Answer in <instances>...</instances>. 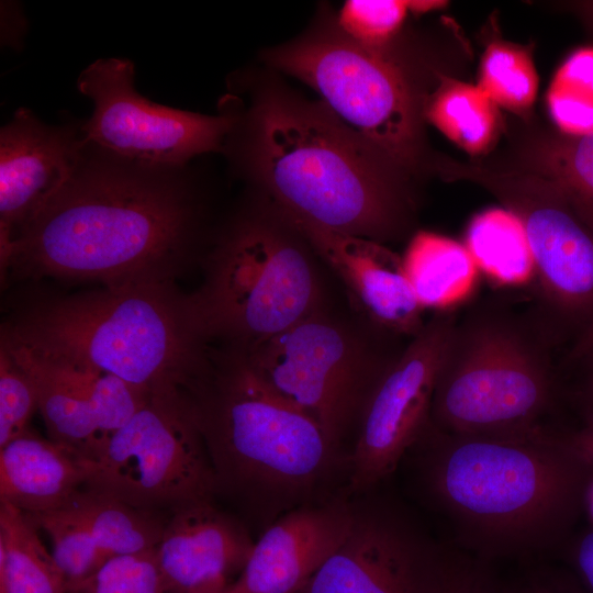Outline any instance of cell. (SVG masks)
<instances>
[{"label":"cell","instance_id":"37","mask_svg":"<svg viewBox=\"0 0 593 593\" xmlns=\"http://www.w3.org/2000/svg\"><path fill=\"white\" fill-rule=\"evenodd\" d=\"M533 593H575L552 579L535 578L528 581Z\"/></svg>","mask_w":593,"mask_h":593},{"label":"cell","instance_id":"28","mask_svg":"<svg viewBox=\"0 0 593 593\" xmlns=\"http://www.w3.org/2000/svg\"><path fill=\"white\" fill-rule=\"evenodd\" d=\"M546 103L560 133L593 135V46L580 47L563 60L550 81Z\"/></svg>","mask_w":593,"mask_h":593},{"label":"cell","instance_id":"32","mask_svg":"<svg viewBox=\"0 0 593 593\" xmlns=\"http://www.w3.org/2000/svg\"><path fill=\"white\" fill-rule=\"evenodd\" d=\"M38 410L34 382L10 350L0 345V447L29 429Z\"/></svg>","mask_w":593,"mask_h":593},{"label":"cell","instance_id":"15","mask_svg":"<svg viewBox=\"0 0 593 593\" xmlns=\"http://www.w3.org/2000/svg\"><path fill=\"white\" fill-rule=\"evenodd\" d=\"M86 142L22 108L0 132V253L69 181Z\"/></svg>","mask_w":593,"mask_h":593},{"label":"cell","instance_id":"4","mask_svg":"<svg viewBox=\"0 0 593 593\" xmlns=\"http://www.w3.org/2000/svg\"><path fill=\"white\" fill-rule=\"evenodd\" d=\"M1 338L37 358L109 373L148 392L186 390L209 351L175 283L47 299L5 323Z\"/></svg>","mask_w":593,"mask_h":593},{"label":"cell","instance_id":"35","mask_svg":"<svg viewBox=\"0 0 593 593\" xmlns=\"http://www.w3.org/2000/svg\"><path fill=\"white\" fill-rule=\"evenodd\" d=\"M573 452L589 467L593 468V425L564 437Z\"/></svg>","mask_w":593,"mask_h":593},{"label":"cell","instance_id":"25","mask_svg":"<svg viewBox=\"0 0 593 593\" xmlns=\"http://www.w3.org/2000/svg\"><path fill=\"white\" fill-rule=\"evenodd\" d=\"M0 593H68L38 528L25 513L4 502H0Z\"/></svg>","mask_w":593,"mask_h":593},{"label":"cell","instance_id":"26","mask_svg":"<svg viewBox=\"0 0 593 593\" xmlns=\"http://www.w3.org/2000/svg\"><path fill=\"white\" fill-rule=\"evenodd\" d=\"M535 175L556 183L593 231V135L545 136L530 153Z\"/></svg>","mask_w":593,"mask_h":593},{"label":"cell","instance_id":"36","mask_svg":"<svg viewBox=\"0 0 593 593\" xmlns=\"http://www.w3.org/2000/svg\"><path fill=\"white\" fill-rule=\"evenodd\" d=\"M573 359L593 357V323L584 328L571 353Z\"/></svg>","mask_w":593,"mask_h":593},{"label":"cell","instance_id":"42","mask_svg":"<svg viewBox=\"0 0 593 593\" xmlns=\"http://www.w3.org/2000/svg\"><path fill=\"white\" fill-rule=\"evenodd\" d=\"M223 593H230L228 590L226 592H223Z\"/></svg>","mask_w":593,"mask_h":593},{"label":"cell","instance_id":"22","mask_svg":"<svg viewBox=\"0 0 593 593\" xmlns=\"http://www.w3.org/2000/svg\"><path fill=\"white\" fill-rule=\"evenodd\" d=\"M423 116L472 156L491 150L503 127L500 108L478 85L448 77L425 94Z\"/></svg>","mask_w":593,"mask_h":593},{"label":"cell","instance_id":"33","mask_svg":"<svg viewBox=\"0 0 593 593\" xmlns=\"http://www.w3.org/2000/svg\"><path fill=\"white\" fill-rule=\"evenodd\" d=\"M433 593H497L480 562L445 557Z\"/></svg>","mask_w":593,"mask_h":593},{"label":"cell","instance_id":"11","mask_svg":"<svg viewBox=\"0 0 593 593\" xmlns=\"http://www.w3.org/2000/svg\"><path fill=\"white\" fill-rule=\"evenodd\" d=\"M77 86L94 104L83 141L142 166L177 168L220 152L235 124L230 113L204 115L153 103L135 90L134 65L123 58L96 60Z\"/></svg>","mask_w":593,"mask_h":593},{"label":"cell","instance_id":"41","mask_svg":"<svg viewBox=\"0 0 593 593\" xmlns=\"http://www.w3.org/2000/svg\"><path fill=\"white\" fill-rule=\"evenodd\" d=\"M513 593H533L528 582H526L524 585H522L519 589L514 591Z\"/></svg>","mask_w":593,"mask_h":593},{"label":"cell","instance_id":"31","mask_svg":"<svg viewBox=\"0 0 593 593\" xmlns=\"http://www.w3.org/2000/svg\"><path fill=\"white\" fill-rule=\"evenodd\" d=\"M68 593H166L155 550L119 556Z\"/></svg>","mask_w":593,"mask_h":593},{"label":"cell","instance_id":"29","mask_svg":"<svg viewBox=\"0 0 593 593\" xmlns=\"http://www.w3.org/2000/svg\"><path fill=\"white\" fill-rule=\"evenodd\" d=\"M27 516L38 529L49 536L53 544L52 556L67 582V591L109 561L69 503Z\"/></svg>","mask_w":593,"mask_h":593},{"label":"cell","instance_id":"9","mask_svg":"<svg viewBox=\"0 0 593 593\" xmlns=\"http://www.w3.org/2000/svg\"><path fill=\"white\" fill-rule=\"evenodd\" d=\"M380 333L326 306L242 353L271 389L320 425L335 454L400 351L385 348Z\"/></svg>","mask_w":593,"mask_h":593},{"label":"cell","instance_id":"14","mask_svg":"<svg viewBox=\"0 0 593 593\" xmlns=\"http://www.w3.org/2000/svg\"><path fill=\"white\" fill-rule=\"evenodd\" d=\"M383 508L355 507L349 535L300 593H433L445 557Z\"/></svg>","mask_w":593,"mask_h":593},{"label":"cell","instance_id":"19","mask_svg":"<svg viewBox=\"0 0 593 593\" xmlns=\"http://www.w3.org/2000/svg\"><path fill=\"white\" fill-rule=\"evenodd\" d=\"M92 460L30 428L0 447V502L27 515L65 505L89 480Z\"/></svg>","mask_w":593,"mask_h":593},{"label":"cell","instance_id":"8","mask_svg":"<svg viewBox=\"0 0 593 593\" xmlns=\"http://www.w3.org/2000/svg\"><path fill=\"white\" fill-rule=\"evenodd\" d=\"M279 71L303 81L346 124L406 174L426 163L422 120L425 94L387 51L350 41L334 13L322 11L302 35L265 52Z\"/></svg>","mask_w":593,"mask_h":593},{"label":"cell","instance_id":"16","mask_svg":"<svg viewBox=\"0 0 593 593\" xmlns=\"http://www.w3.org/2000/svg\"><path fill=\"white\" fill-rule=\"evenodd\" d=\"M289 219L344 284L365 321L393 336L411 338L422 329L425 310L409 281L402 256L368 238Z\"/></svg>","mask_w":593,"mask_h":593},{"label":"cell","instance_id":"17","mask_svg":"<svg viewBox=\"0 0 593 593\" xmlns=\"http://www.w3.org/2000/svg\"><path fill=\"white\" fill-rule=\"evenodd\" d=\"M347 502L301 506L275 521L255 541L230 593H300L350 533Z\"/></svg>","mask_w":593,"mask_h":593},{"label":"cell","instance_id":"5","mask_svg":"<svg viewBox=\"0 0 593 593\" xmlns=\"http://www.w3.org/2000/svg\"><path fill=\"white\" fill-rule=\"evenodd\" d=\"M318 257L298 226L258 195L221 233L201 286L186 295L210 346L247 351L327 306Z\"/></svg>","mask_w":593,"mask_h":593},{"label":"cell","instance_id":"18","mask_svg":"<svg viewBox=\"0 0 593 593\" xmlns=\"http://www.w3.org/2000/svg\"><path fill=\"white\" fill-rule=\"evenodd\" d=\"M255 541L212 501L169 515L155 549L166 593H223L243 571Z\"/></svg>","mask_w":593,"mask_h":593},{"label":"cell","instance_id":"24","mask_svg":"<svg viewBox=\"0 0 593 593\" xmlns=\"http://www.w3.org/2000/svg\"><path fill=\"white\" fill-rule=\"evenodd\" d=\"M463 245L481 276L502 288L526 287L535 281V267L524 226L505 208H490L474 215Z\"/></svg>","mask_w":593,"mask_h":593},{"label":"cell","instance_id":"23","mask_svg":"<svg viewBox=\"0 0 593 593\" xmlns=\"http://www.w3.org/2000/svg\"><path fill=\"white\" fill-rule=\"evenodd\" d=\"M67 503L82 518L109 560L155 550L170 515L137 507L88 486Z\"/></svg>","mask_w":593,"mask_h":593},{"label":"cell","instance_id":"20","mask_svg":"<svg viewBox=\"0 0 593 593\" xmlns=\"http://www.w3.org/2000/svg\"><path fill=\"white\" fill-rule=\"evenodd\" d=\"M1 344L32 378L49 438L94 461L105 440L88 378L71 366L40 359L3 338Z\"/></svg>","mask_w":593,"mask_h":593},{"label":"cell","instance_id":"40","mask_svg":"<svg viewBox=\"0 0 593 593\" xmlns=\"http://www.w3.org/2000/svg\"><path fill=\"white\" fill-rule=\"evenodd\" d=\"M589 401H590V421L588 425H593V379L589 389Z\"/></svg>","mask_w":593,"mask_h":593},{"label":"cell","instance_id":"21","mask_svg":"<svg viewBox=\"0 0 593 593\" xmlns=\"http://www.w3.org/2000/svg\"><path fill=\"white\" fill-rule=\"evenodd\" d=\"M402 259L425 311L454 312L473 295L481 277L463 243L433 232L413 235Z\"/></svg>","mask_w":593,"mask_h":593},{"label":"cell","instance_id":"2","mask_svg":"<svg viewBox=\"0 0 593 593\" xmlns=\"http://www.w3.org/2000/svg\"><path fill=\"white\" fill-rule=\"evenodd\" d=\"M240 126L245 170L289 217L381 244L410 230L415 203L404 172L322 100L259 82Z\"/></svg>","mask_w":593,"mask_h":593},{"label":"cell","instance_id":"13","mask_svg":"<svg viewBox=\"0 0 593 593\" xmlns=\"http://www.w3.org/2000/svg\"><path fill=\"white\" fill-rule=\"evenodd\" d=\"M456 312H437L410 338L383 371L362 409L350 456L353 490L388 477L417 444L430 418L443 357Z\"/></svg>","mask_w":593,"mask_h":593},{"label":"cell","instance_id":"10","mask_svg":"<svg viewBox=\"0 0 593 593\" xmlns=\"http://www.w3.org/2000/svg\"><path fill=\"white\" fill-rule=\"evenodd\" d=\"M86 486L166 514L213 501L219 481L188 393L150 392L92 461Z\"/></svg>","mask_w":593,"mask_h":593},{"label":"cell","instance_id":"7","mask_svg":"<svg viewBox=\"0 0 593 593\" xmlns=\"http://www.w3.org/2000/svg\"><path fill=\"white\" fill-rule=\"evenodd\" d=\"M553 399L548 355L506 314L472 312L456 322L438 373L429 424L456 435L541 427Z\"/></svg>","mask_w":593,"mask_h":593},{"label":"cell","instance_id":"12","mask_svg":"<svg viewBox=\"0 0 593 593\" xmlns=\"http://www.w3.org/2000/svg\"><path fill=\"white\" fill-rule=\"evenodd\" d=\"M522 222L535 281L547 306L585 328L593 323V231L564 193L538 175L466 172Z\"/></svg>","mask_w":593,"mask_h":593},{"label":"cell","instance_id":"39","mask_svg":"<svg viewBox=\"0 0 593 593\" xmlns=\"http://www.w3.org/2000/svg\"><path fill=\"white\" fill-rule=\"evenodd\" d=\"M444 3L441 1H409V10L413 13H425L441 7Z\"/></svg>","mask_w":593,"mask_h":593},{"label":"cell","instance_id":"6","mask_svg":"<svg viewBox=\"0 0 593 593\" xmlns=\"http://www.w3.org/2000/svg\"><path fill=\"white\" fill-rule=\"evenodd\" d=\"M219 486L291 500L309 491L334 456L320 425L271 389L244 354L209 347L186 390Z\"/></svg>","mask_w":593,"mask_h":593},{"label":"cell","instance_id":"38","mask_svg":"<svg viewBox=\"0 0 593 593\" xmlns=\"http://www.w3.org/2000/svg\"><path fill=\"white\" fill-rule=\"evenodd\" d=\"M574 13L581 19L588 32L593 35V0L572 2Z\"/></svg>","mask_w":593,"mask_h":593},{"label":"cell","instance_id":"1","mask_svg":"<svg viewBox=\"0 0 593 593\" xmlns=\"http://www.w3.org/2000/svg\"><path fill=\"white\" fill-rule=\"evenodd\" d=\"M158 168L86 164L1 255L4 276L175 283L195 246L198 208Z\"/></svg>","mask_w":593,"mask_h":593},{"label":"cell","instance_id":"27","mask_svg":"<svg viewBox=\"0 0 593 593\" xmlns=\"http://www.w3.org/2000/svg\"><path fill=\"white\" fill-rule=\"evenodd\" d=\"M477 85L500 109L526 115L534 107L539 86L530 48L492 41L482 54Z\"/></svg>","mask_w":593,"mask_h":593},{"label":"cell","instance_id":"30","mask_svg":"<svg viewBox=\"0 0 593 593\" xmlns=\"http://www.w3.org/2000/svg\"><path fill=\"white\" fill-rule=\"evenodd\" d=\"M409 1L349 0L336 15L340 31L357 45L371 51H387L401 30Z\"/></svg>","mask_w":593,"mask_h":593},{"label":"cell","instance_id":"34","mask_svg":"<svg viewBox=\"0 0 593 593\" xmlns=\"http://www.w3.org/2000/svg\"><path fill=\"white\" fill-rule=\"evenodd\" d=\"M574 561L581 579L593 593V529L589 530L575 546Z\"/></svg>","mask_w":593,"mask_h":593},{"label":"cell","instance_id":"3","mask_svg":"<svg viewBox=\"0 0 593 593\" xmlns=\"http://www.w3.org/2000/svg\"><path fill=\"white\" fill-rule=\"evenodd\" d=\"M429 490L473 546L501 553L541 547L569 519L588 466L544 427L456 435L428 424Z\"/></svg>","mask_w":593,"mask_h":593}]
</instances>
